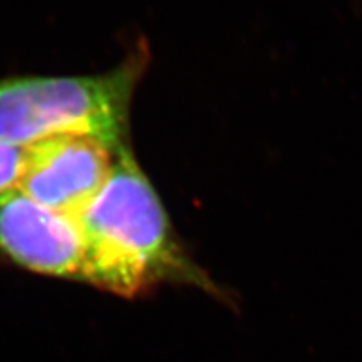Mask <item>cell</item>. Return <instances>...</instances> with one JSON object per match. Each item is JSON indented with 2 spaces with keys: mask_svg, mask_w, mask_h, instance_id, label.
Wrapping results in <instances>:
<instances>
[{
  "mask_svg": "<svg viewBox=\"0 0 362 362\" xmlns=\"http://www.w3.org/2000/svg\"><path fill=\"white\" fill-rule=\"evenodd\" d=\"M76 222L83 243L82 281L118 296L136 298L162 284L194 286L221 296L185 249L150 178L130 146Z\"/></svg>",
  "mask_w": 362,
  "mask_h": 362,
  "instance_id": "obj_1",
  "label": "cell"
},
{
  "mask_svg": "<svg viewBox=\"0 0 362 362\" xmlns=\"http://www.w3.org/2000/svg\"><path fill=\"white\" fill-rule=\"evenodd\" d=\"M150 62L142 42L109 73L0 81V139L30 145L56 134H83L113 150L129 146L134 90Z\"/></svg>",
  "mask_w": 362,
  "mask_h": 362,
  "instance_id": "obj_2",
  "label": "cell"
},
{
  "mask_svg": "<svg viewBox=\"0 0 362 362\" xmlns=\"http://www.w3.org/2000/svg\"><path fill=\"white\" fill-rule=\"evenodd\" d=\"M28 146L18 189L76 219L105 186L118 150L83 134H56Z\"/></svg>",
  "mask_w": 362,
  "mask_h": 362,
  "instance_id": "obj_3",
  "label": "cell"
},
{
  "mask_svg": "<svg viewBox=\"0 0 362 362\" xmlns=\"http://www.w3.org/2000/svg\"><path fill=\"white\" fill-rule=\"evenodd\" d=\"M0 252L35 274L82 281L83 243L76 219L18 187L0 195Z\"/></svg>",
  "mask_w": 362,
  "mask_h": 362,
  "instance_id": "obj_4",
  "label": "cell"
},
{
  "mask_svg": "<svg viewBox=\"0 0 362 362\" xmlns=\"http://www.w3.org/2000/svg\"><path fill=\"white\" fill-rule=\"evenodd\" d=\"M28 162V146L0 139V195L18 187Z\"/></svg>",
  "mask_w": 362,
  "mask_h": 362,
  "instance_id": "obj_5",
  "label": "cell"
}]
</instances>
